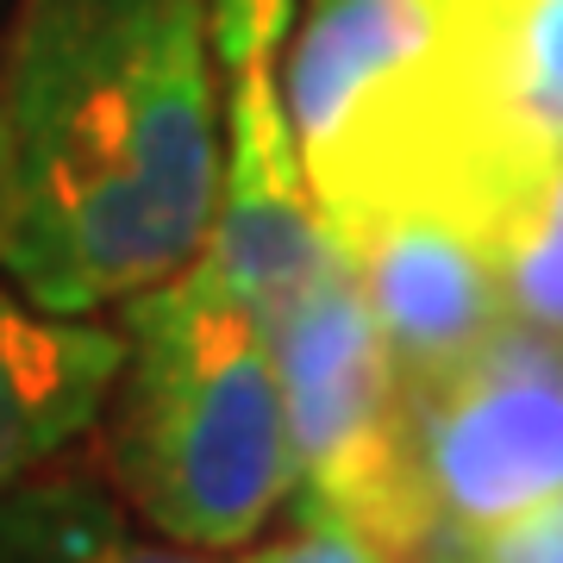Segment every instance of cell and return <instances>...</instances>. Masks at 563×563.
Wrapping results in <instances>:
<instances>
[{
	"instance_id": "cell-1",
	"label": "cell",
	"mask_w": 563,
	"mask_h": 563,
	"mask_svg": "<svg viewBox=\"0 0 563 563\" xmlns=\"http://www.w3.org/2000/svg\"><path fill=\"white\" fill-rule=\"evenodd\" d=\"M213 0H7L0 276L51 313L181 276L220 213Z\"/></svg>"
},
{
	"instance_id": "cell-8",
	"label": "cell",
	"mask_w": 563,
	"mask_h": 563,
	"mask_svg": "<svg viewBox=\"0 0 563 563\" xmlns=\"http://www.w3.org/2000/svg\"><path fill=\"white\" fill-rule=\"evenodd\" d=\"M132 507L95 470L44 463L38 476L0 488V563H225V551L139 532Z\"/></svg>"
},
{
	"instance_id": "cell-13",
	"label": "cell",
	"mask_w": 563,
	"mask_h": 563,
	"mask_svg": "<svg viewBox=\"0 0 563 563\" xmlns=\"http://www.w3.org/2000/svg\"><path fill=\"white\" fill-rule=\"evenodd\" d=\"M432 7H439V20L451 25L470 51H483V44H495L507 25L520 20L532 0H432Z\"/></svg>"
},
{
	"instance_id": "cell-12",
	"label": "cell",
	"mask_w": 563,
	"mask_h": 563,
	"mask_svg": "<svg viewBox=\"0 0 563 563\" xmlns=\"http://www.w3.org/2000/svg\"><path fill=\"white\" fill-rule=\"evenodd\" d=\"M463 563H563V495L507 514L483 532H457Z\"/></svg>"
},
{
	"instance_id": "cell-5",
	"label": "cell",
	"mask_w": 563,
	"mask_h": 563,
	"mask_svg": "<svg viewBox=\"0 0 563 563\" xmlns=\"http://www.w3.org/2000/svg\"><path fill=\"white\" fill-rule=\"evenodd\" d=\"M413 457L451 532L563 495V339L501 320L463 363L407 388Z\"/></svg>"
},
{
	"instance_id": "cell-10",
	"label": "cell",
	"mask_w": 563,
	"mask_h": 563,
	"mask_svg": "<svg viewBox=\"0 0 563 563\" xmlns=\"http://www.w3.org/2000/svg\"><path fill=\"white\" fill-rule=\"evenodd\" d=\"M470 57L501 81L507 101H520L539 125L563 132V0H532L501 38Z\"/></svg>"
},
{
	"instance_id": "cell-3",
	"label": "cell",
	"mask_w": 563,
	"mask_h": 563,
	"mask_svg": "<svg viewBox=\"0 0 563 563\" xmlns=\"http://www.w3.org/2000/svg\"><path fill=\"white\" fill-rule=\"evenodd\" d=\"M269 351L301 457V495L344 514L388 563L439 544L451 526L439 520L413 457L407 383L344 244L269 325Z\"/></svg>"
},
{
	"instance_id": "cell-11",
	"label": "cell",
	"mask_w": 563,
	"mask_h": 563,
	"mask_svg": "<svg viewBox=\"0 0 563 563\" xmlns=\"http://www.w3.org/2000/svg\"><path fill=\"white\" fill-rule=\"evenodd\" d=\"M244 563H388V558L344 514H332L325 501H313V495L295 488V526L282 539L257 544Z\"/></svg>"
},
{
	"instance_id": "cell-14",
	"label": "cell",
	"mask_w": 563,
	"mask_h": 563,
	"mask_svg": "<svg viewBox=\"0 0 563 563\" xmlns=\"http://www.w3.org/2000/svg\"><path fill=\"white\" fill-rule=\"evenodd\" d=\"M407 563H463V551H457V532H444L439 544H426L420 558H407Z\"/></svg>"
},
{
	"instance_id": "cell-4",
	"label": "cell",
	"mask_w": 563,
	"mask_h": 563,
	"mask_svg": "<svg viewBox=\"0 0 563 563\" xmlns=\"http://www.w3.org/2000/svg\"><path fill=\"white\" fill-rule=\"evenodd\" d=\"M295 32V0H213V57L225 63V176L207 232V276L239 295L263 332L339 257L307 181L276 57Z\"/></svg>"
},
{
	"instance_id": "cell-6",
	"label": "cell",
	"mask_w": 563,
	"mask_h": 563,
	"mask_svg": "<svg viewBox=\"0 0 563 563\" xmlns=\"http://www.w3.org/2000/svg\"><path fill=\"white\" fill-rule=\"evenodd\" d=\"M339 244L357 263L407 388L444 376L507 320L488 251L439 213H388Z\"/></svg>"
},
{
	"instance_id": "cell-2",
	"label": "cell",
	"mask_w": 563,
	"mask_h": 563,
	"mask_svg": "<svg viewBox=\"0 0 563 563\" xmlns=\"http://www.w3.org/2000/svg\"><path fill=\"white\" fill-rule=\"evenodd\" d=\"M125 363L101 407V476L151 532L201 551L263 539L301 457L269 332L195 257L125 301Z\"/></svg>"
},
{
	"instance_id": "cell-9",
	"label": "cell",
	"mask_w": 563,
	"mask_h": 563,
	"mask_svg": "<svg viewBox=\"0 0 563 563\" xmlns=\"http://www.w3.org/2000/svg\"><path fill=\"white\" fill-rule=\"evenodd\" d=\"M483 251L501 282L507 320L563 339V139H551L501 195L483 225Z\"/></svg>"
},
{
	"instance_id": "cell-7",
	"label": "cell",
	"mask_w": 563,
	"mask_h": 563,
	"mask_svg": "<svg viewBox=\"0 0 563 563\" xmlns=\"http://www.w3.org/2000/svg\"><path fill=\"white\" fill-rule=\"evenodd\" d=\"M120 363V325L51 313L0 282V488L38 476L88 426H101Z\"/></svg>"
}]
</instances>
